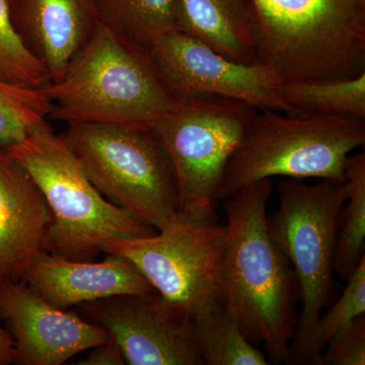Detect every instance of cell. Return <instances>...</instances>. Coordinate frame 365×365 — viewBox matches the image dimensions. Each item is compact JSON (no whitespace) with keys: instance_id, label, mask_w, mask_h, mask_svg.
<instances>
[{"instance_id":"cell-1","label":"cell","mask_w":365,"mask_h":365,"mask_svg":"<svg viewBox=\"0 0 365 365\" xmlns=\"http://www.w3.org/2000/svg\"><path fill=\"white\" fill-rule=\"evenodd\" d=\"M272 186V180H261L223 201L222 302L252 343H264L276 361L288 362L299 290L294 269L269 232Z\"/></svg>"},{"instance_id":"cell-2","label":"cell","mask_w":365,"mask_h":365,"mask_svg":"<svg viewBox=\"0 0 365 365\" xmlns=\"http://www.w3.org/2000/svg\"><path fill=\"white\" fill-rule=\"evenodd\" d=\"M49 118L67 124L150 129L180 105L148 52L100 24L56 83L42 88Z\"/></svg>"},{"instance_id":"cell-3","label":"cell","mask_w":365,"mask_h":365,"mask_svg":"<svg viewBox=\"0 0 365 365\" xmlns=\"http://www.w3.org/2000/svg\"><path fill=\"white\" fill-rule=\"evenodd\" d=\"M257 60L283 83L365 72V0H252Z\"/></svg>"},{"instance_id":"cell-4","label":"cell","mask_w":365,"mask_h":365,"mask_svg":"<svg viewBox=\"0 0 365 365\" xmlns=\"http://www.w3.org/2000/svg\"><path fill=\"white\" fill-rule=\"evenodd\" d=\"M40 190L52 222L44 251L74 261H91L106 242L150 237L155 228L110 202L86 176L62 135L48 122L4 150Z\"/></svg>"},{"instance_id":"cell-5","label":"cell","mask_w":365,"mask_h":365,"mask_svg":"<svg viewBox=\"0 0 365 365\" xmlns=\"http://www.w3.org/2000/svg\"><path fill=\"white\" fill-rule=\"evenodd\" d=\"M364 143L365 120L359 118L258 111L227 163L218 201L273 177L344 182L348 158Z\"/></svg>"},{"instance_id":"cell-6","label":"cell","mask_w":365,"mask_h":365,"mask_svg":"<svg viewBox=\"0 0 365 365\" xmlns=\"http://www.w3.org/2000/svg\"><path fill=\"white\" fill-rule=\"evenodd\" d=\"M346 197L345 182L287 179L278 185L279 205L268 216L269 232L294 269L302 302L288 362L318 365L312 336L332 300L338 218Z\"/></svg>"},{"instance_id":"cell-7","label":"cell","mask_w":365,"mask_h":365,"mask_svg":"<svg viewBox=\"0 0 365 365\" xmlns=\"http://www.w3.org/2000/svg\"><path fill=\"white\" fill-rule=\"evenodd\" d=\"M61 135L93 186L133 220L160 230L177 217L176 177L150 129L71 123Z\"/></svg>"},{"instance_id":"cell-8","label":"cell","mask_w":365,"mask_h":365,"mask_svg":"<svg viewBox=\"0 0 365 365\" xmlns=\"http://www.w3.org/2000/svg\"><path fill=\"white\" fill-rule=\"evenodd\" d=\"M258 111L232 98H193L182 101L151 126L172 163L182 215L216 220L227 163Z\"/></svg>"},{"instance_id":"cell-9","label":"cell","mask_w":365,"mask_h":365,"mask_svg":"<svg viewBox=\"0 0 365 365\" xmlns=\"http://www.w3.org/2000/svg\"><path fill=\"white\" fill-rule=\"evenodd\" d=\"M227 225L178 213L150 237L106 242L102 252L124 257L173 307L194 319L223 307L222 268Z\"/></svg>"},{"instance_id":"cell-10","label":"cell","mask_w":365,"mask_h":365,"mask_svg":"<svg viewBox=\"0 0 365 365\" xmlns=\"http://www.w3.org/2000/svg\"><path fill=\"white\" fill-rule=\"evenodd\" d=\"M163 86L179 102L206 97L232 98L259 111L299 113L282 95V79L264 64L234 61L181 31L155 40L146 50Z\"/></svg>"},{"instance_id":"cell-11","label":"cell","mask_w":365,"mask_h":365,"mask_svg":"<svg viewBox=\"0 0 365 365\" xmlns=\"http://www.w3.org/2000/svg\"><path fill=\"white\" fill-rule=\"evenodd\" d=\"M79 314L106 329L129 365H203L193 319L157 292L79 304Z\"/></svg>"},{"instance_id":"cell-12","label":"cell","mask_w":365,"mask_h":365,"mask_svg":"<svg viewBox=\"0 0 365 365\" xmlns=\"http://www.w3.org/2000/svg\"><path fill=\"white\" fill-rule=\"evenodd\" d=\"M0 317L14 340V364L61 365L112 340L106 329L52 306L21 280L0 279Z\"/></svg>"},{"instance_id":"cell-13","label":"cell","mask_w":365,"mask_h":365,"mask_svg":"<svg viewBox=\"0 0 365 365\" xmlns=\"http://www.w3.org/2000/svg\"><path fill=\"white\" fill-rule=\"evenodd\" d=\"M74 261L40 251L21 277L36 294L61 309L123 294L155 292L133 265L118 255Z\"/></svg>"},{"instance_id":"cell-14","label":"cell","mask_w":365,"mask_h":365,"mask_svg":"<svg viewBox=\"0 0 365 365\" xmlns=\"http://www.w3.org/2000/svg\"><path fill=\"white\" fill-rule=\"evenodd\" d=\"M6 1L14 31L51 83L62 78L101 24L96 0Z\"/></svg>"},{"instance_id":"cell-15","label":"cell","mask_w":365,"mask_h":365,"mask_svg":"<svg viewBox=\"0 0 365 365\" xmlns=\"http://www.w3.org/2000/svg\"><path fill=\"white\" fill-rule=\"evenodd\" d=\"M52 216L23 168L0 148V279L21 280L44 251Z\"/></svg>"},{"instance_id":"cell-16","label":"cell","mask_w":365,"mask_h":365,"mask_svg":"<svg viewBox=\"0 0 365 365\" xmlns=\"http://www.w3.org/2000/svg\"><path fill=\"white\" fill-rule=\"evenodd\" d=\"M180 31L234 61L257 63L252 0H177Z\"/></svg>"},{"instance_id":"cell-17","label":"cell","mask_w":365,"mask_h":365,"mask_svg":"<svg viewBox=\"0 0 365 365\" xmlns=\"http://www.w3.org/2000/svg\"><path fill=\"white\" fill-rule=\"evenodd\" d=\"M100 23L148 50L158 38L180 31L177 0H96Z\"/></svg>"},{"instance_id":"cell-18","label":"cell","mask_w":365,"mask_h":365,"mask_svg":"<svg viewBox=\"0 0 365 365\" xmlns=\"http://www.w3.org/2000/svg\"><path fill=\"white\" fill-rule=\"evenodd\" d=\"M347 197L338 218L334 272L347 280L365 257V153L350 155L346 165Z\"/></svg>"},{"instance_id":"cell-19","label":"cell","mask_w":365,"mask_h":365,"mask_svg":"<svg viewBox=\"0 0 365 365\" xmlns=\"http://www.w3.org/2000/svg\"><path fill=\"white\" fill-rule=\"evenodd\" d=\"M282 95L302 111L365 120V72L354 78L289 81L283 83Z\"/></svg>"},{"instance_id":"cell-20","label":"cell","mask_w":365,"mask_h":365,"mask_svg":"<svg viewBox=\"0 0 365 365\" xmlns=\"http://www.w3.org/2000/svg\"><path fill=\"white\" fill-rule=\"evenodd\" d=\"M203 365H267L265 355L225 309L194 319Z\"/></svg>"},{"instance_id":"cell-21","label":"cell","mask_w":365,"mask_h":365,"mask_svg":"<svg viewBox=\"0 0 365 365\" xmlns=\"http://www.w3.org/2000/svg\"><path fill=\"white\" fill-rule=\"evenodd\" d=\"M51 103L42 88L14 85L0 79V148L21 143L36 127L47 122Z\"/></svg>"},{"instance_id":"cell-22","label":"cell","mask_w":365,"mask_h":365,"mask_svg":"<svg viewBox=\"0 0 365 365\" xmlns=\"http://www.w3.org/2000/svg\"><path fill=\"white\" fill-rule=\"evenodd\" d=\"M0 79L36 88L51 83L44 66L29 52L14 31L6 0H0Z\"/></svg>"},{"instance_id":"cell-23","label":"cell","mask_w":365,"mask_h":365,"mask_svg":"<svg viewBox=\"0 0 365 365\" xmlns=\"http://www.w3.org/2000/svg\"><path fill=\"white\" fill-rule=\"evenodd\" d=\"M347 285L335 304L322 313L314 328L312 348L318 365L329 341L365 314V257L348 277Z\"/></svg>"},{"instance_id":"cell-24","label":"cell","mask_w":365,"mask_h":365,"mask_svg":"<svg viewBox=\"0 0 365 365\" xmlns=\"http://www.w3.org/2000/svg\"><path fill=\"white\" fill-rule=\"evenodd\" d=\"M321 365L365 364V314L329 341Z\"/></svg>"},{"instance_id":"cell-25","label":"cell","mask_w":365,"mask_h":365,"mask_svg":"<svg viewBox=\"0 0 365 365\" xmlns=\"http://www.w3.org/2000/svg\"><path fill=\"white\" fill-rule=\"evenodd\" d=\"M81 365H124L127 364L123 352L114 340L96 346L85 359L78 362Z\"/></svg>"},{"instance_id":"cell-26","label":"cell","mask_w":365,"mask_h":365,"mask_svg":"<svg viewBox=\"0 0 365 365\" xmlns=\"http://www.w3.org/2000/svg\"><path fill=\"white\" fill-rule=\"evenodd\" d=\"M16 357L14 343L9 331L0 326V365L14 364Z\"/></svg>"}]
</instances>
